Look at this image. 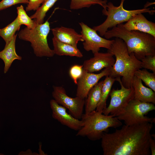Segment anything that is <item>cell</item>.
Returning <instances> with one entry per match:
<instances>
[{
    "label": "cell",
    "mask_w": 155,
    "mask_h": 155,
    "mask_svg": "<svg viewBox=\"0 0 155 155\" xmlns=\"http://www.w3.org/2000/svg\"><path fill=\"white\" fill-rule=\"evenodd\" d=\"M18 22L20 25H24L29 29L34 28L37 24L35 21L32 19L27 14L23 5L17 7Z\"/></svg>",
    "instance_id": "obj_25"
},
{
    "label": "cell",
    "mask_w": 155,
    "mask_h": 155,
    "mask_svg": "<svg viewBox=\"0 0 155 155\" xmlns=\"http://www.w3.org/2000/svg\"><path fill=\"white\" fill-rule=\"evenodd\" d=\"M50 104L53 117L61 124L70 129L78 131L82 127L83 123L81 119H77L66 111V109L58 104L54 99L51 100Z\"/></svg>",
    "instance_id": "obj_12"
},
{
    "label": "cell",
    "mask_w": 155,
    "mask_h": 155,
    "mask_svg": "<svg viewBox=\"0 0 155 155\" xmlns=\"http://www.w3.org/2000/svg\"><path fill=\"white\" fill-rule=\"evenodd\" d=\"M152 123L123 125L112 133L104 132L101 139L104 155H150Z\"/></svg>",
    "instance_id": "obj_1"
},
{
    "label": "cell",
    "mask_w": 155,
    "mask_h": 155,
    "mask_svg": "<svg viewBox=\"0 0 155 155\" xmlns=\"http://www.w3.org/2000/svg\"><path fill=\"white\" fill-rule=\"evenodd\" d=\"M93 54V57L85 60L83 63V69L88 72L93 73L104 68H111L115 63L114 55L110 52H98Z\"/></svg>",
    "instance_id": "obj_13"
},
{
    "label": "cell",
    "mask_w": 155,
    "mask_h": 155,
    "mask_svg": "<svg viewBox=\"0 0 155 155\" xmlns=\"http://www.w3.org/2000/svg\"><path fill=\"white\" fill-rule=\"evenodd\" d=\"M132 86L134 91V99L155 104V92L150 88L144 86L141 79L134 76Z\"/></svg>",
    "instance_id": "obj_16"
},
{
    "label": "cell",
    "mask_w": 155,
    "mask_h": 155,
    "mask_svg": "<svg viewBox=\"0 0 155 155\" xmlns=\"http://www.w3.org/2000/svg\"><path fill=\"white\" fill-rule=\"evenodd\" d=\"M52 95L54 99L59 104L68 110L69 113L75 118L80 119L83 113L85 99L76 96L72 98L67 94L62 86L53 87Z\"/></svg>",
    "instance_id": "obj_9"
},
{
    "label": "cell",
    "mask_w": 155,
    "mask_h": 155,
    "mask_svg": "<svg viewBox=\"0 0 155 155\" xmlns=\"http://www.w3.org/2000/svg\"><path fill=\"white\" fill-rule=\"evenodd\" d=\"M122 24L108 30L104 36L106 39L113 37L122 39L125 44L128 53H133L139 60L146 56L155 55V37L137 30H129Z\"/></svg>",
    "instance_id": "obj_2"
},
{
    "label": "cell",
    "mask_w": 155,
    "mask_h": 155,
    "mask_svg": "<svg viewBox=\"0 0 155 155\" xmlns=\"http://www.w3.org/2000/svg\"><path fill=\"white\" fill-rule=\"evenodd\" d=\"M54 53L59 56H68L79 58L83 57L82 53L78 48L74 46L65 43L56 39L52 38Z\"/></svg>",
    "instance_id": "obj_19"
},
{
    "label": "cell",
    "mask_w": 155,
    "mask_h": 155,
    "mask_svg": "<svg viewBox=\"0 0 155 155\" xmlns=\"http://www.w3.org/2000/svg\"><path fill=\"white\" fill-rule=\"evenodd\" d=\"M140 61L142 68L150 70L155 73V55L147 56Z\"/></svg>",
    "instance_id": "obj_27"
},
{
    "label": "cell",
    "mask_w": 155,
    "mask_h": 155,
    "mask_svg": "<svg viewBox=\"0 0 155 155\" xmlns=\"http://www.w3.org/2000/svg\"><path fill=\"white\" fill-rule=\"evenodd\" d=\"M122 25L127 30H137L148 33L155 37V23L148 20L142 13L135 15Z\"/></svg>",
    "instance_id": "obj_14"
},
{
    "label": "cell",
    "mask_w": 155,
    "mask_h": 155,
    "mask_svg": "<svg viewBox=\"0 0 155 155\" xmlns=\"http://www.w3.org/2000/svg\"><path fill=\"white\" fill-rule=\"evenodd\" d=\"M121 86L119 89H113L110 92L111 100L108 106L102 113L105 115H111L115 117L134 98V91L132 87L127 88L123 85L120 77L116 78Z\"/></svg>",
    "instance_id": "obj_8"
},
{
    "label": "cell",
    "mask_w": 155,
    "mask_h": 155,
    "mask_svg": "<svg viewBox=\"0 0 155 155\" xmlns=\"http://www.w3.org/2000/svg\"><path fill=\"white\" fill-rule=\"evenodd\" d=\"M110 68H104L100 73L95 74L83 69L81 76L78 80L76 96L84 99L90 90L104 76H109Z\"/></svg>",
    "instance_id": "obj_11"
},
{
    "label": "cell",
    "mask_w": 155,
    "mask_h": 155,
    "mask_svg": "<svg viewBox=\"0 0 155 155\" xmlns=\"http://www.w3.org/2000/svg\"><path fill=\"white\" fill-rule=\"evenodd\" d=\"M28 0H2L0 1V11L19 3L28 4Z\"/></svg>",
    "instance_id": "obj_28"
},
{
    "label": "cell",
    "mask_w": 155,
    "mask_h": 155,
    "mask_svg": "<svg viewBox=\"0 0 155 155\" xmlns=\"http://www.w3.org/2000/svg\"><path fill=\"white\" fill-rule=\"evenodd\" d=\"M107 2V0H71L70 8L72 9H78L98 4L106 10Z\"/></svg>",
    "instance_id": "obj_23"
},
{
    "label": "cell",
    "mask_w": 155,
    "mask_h": 155,
    "mask_svg": "<svg viewBox=\"0 0 155 155\" xmlns=\"http://www.w3.org/2000/svg\"><path fill=\"white\" fill-rule=\"evenodd\" d=\"M83 70V65H74L70 68L69 71V74L75 84H77L78 79L81 76Z\"/></svg>",
    "instance_id": "obj_26"
},
{
    "label": "cell",
    "mask_w": 155,
    "mask_h": 155,
    "mask_svg": "<svg viewBox=\"0 0 155 155\" xmlns=\"http://www.w3.org/2000/svg\"><path fill=\"white\" fill-rule=\"evenodd\" d=\"M108 51L115 57L114 64L110 68L109 76L115 78L122 77L121 81L124 86L132 87L135 72L142 68L141 61L136 58L133 53H128L125 43L118 38H115Z\"/></svg>",
    "instance_id": "obj_3"
},
{
    "label": "cell",
    "mask_w": 155,
    "mask_h": 155,
    "mask_svg": "<svg viewBox=\"0 0 155 155\" xmlns=\"http://www.w3.org/2000/svg\"><path fill=\"white\" fill-rule=\"evenodd\" d=\"M125 1L121 0L120 5L118 6H115L112 3L109 2L107 4L106 10L103 9L102 13L107 16L106 19L102 24L93 28L99 32L100 36H104L108 28L127 22L136 14L148 13L152 15L155 12L154 10L146 7L136 10H126L123 7Z\"/></svg>",
    "instance_id": "obj_6"
},
{
    "label": "cell",
    "mask_w": 155,
    "mask_h": 155,
    "mask_svg": "<svg viewBox=\"0 0 155 155\" xmlns=\"http://www.w3.org/2000/svg\"><path fill=\"white\" fill-rule=\"evenodd\" d=\"M155 110L154 104L133 99L115 117L119 120L123 121L127 125L154 123L155 118H150L145 115Z\"/></svg>",
    "instance_id": "obj_7"
},
{
    "label": "cell",
    "mask_w": 155,
    "mask_h": 155,
    "mask_svg": "<svg viewBox=\"0 0 155 155\" xmlns=\"http://www.w3.org/2000/svg\"><path fill=\"white\" fill-rule=\"evenodd\" d=\"M81 28V34L84 40L83 48L86 51H91L94 54L99 52L100 48L109 50L114 40H108L98 34L96 31L83 22L79 23Z\"/></svg>",
    "instance_id": "obj_10"
},
{
    "label": "cell",
    "mask_w": 155,
    "mask_h": 155,
    "mask_svg": "<svg viewBox=\"0 0 155 155\" xmlns=\"http://www.w3.org/2000/svg\"><path fill=\"white\" fill-rule=\"evenodd\" d=\"M151 154L152 155H155V140L152 138L151 139L150 145Z\"/></svg>",
    "instance_id": "obj_30"
},
{
    "label": "cell",
    "mask_w": 155,
    "mask_h": 155,
    "mask_svg": "<svg viewBox=\"0 0 155 155\" xmlns=\"http://www.w3.org/2000/svg\"><path fill=\"white\" fill-rule=\"evenodd\" d=\"M50 30V23L47 20L42 24H37L33 29L26 27L20 31L18 36L20 39L30 43L36 57H51L55 54L53 50L49 47L47 42Z\"/></svg>",
    "instance_id": "obj_5"
},
{
    "label": "cell",
    "mask_w": 155,
    "mask_h": 155,
    "mask_svg": "<svg viewBox=\"0 0 155 155\" xmlns=\"http://www.w3.org/2000/svg\"><path fill=\"white\" fill-rule=\"evenodd\" d=\"M21 26L17 17L11 23L5 27L0 29V36L5 41V45L8 44L11 41L16 32L19 30Z\"/></svg>",
    "instance_id": "obj_21"
},
{
    "label": "cell",
    "mask_w": 155,
    "mask_h": 155,
    "mask_svg": "<svg viewBox=\"0 0 155 155\" xmlns=\"http://www.w3.org/2000/svg\"><path fill=\"white\" fill-rule=\"evenodd\" d=\"M18 34H15L11 41L4 49L0 51V59L4 63V73H6L8 71L12 63L15 60H21L22 57L18 55L16 51V42Z\"/></svg>",
    "instance_id": "obj_17"
},
{
    "label": "cell",
    "mask_w": 155,
    "mask_h": 155,
    "mask_svg": "<svg viewBox=\"0 0 155 155\" xmlns=\"http://www.w3.org/2000/svg\"><path fill=\"white\" fill-rule=\"evenodd\" d=\"M134 75L141 79L147 86L155 92V73L150 72L145 69H140L135 71Z\"/></svg>",
    "instance_id": "obj_24"
},
{
    "label": "cell",
    "mask_w": 155,
    "mask_h": 155,
    "mask_svg": "<svg viewBox=\"0 0 155 155\" xmlns=\"http://www.w3.org/2000/svg\"><path fill=\"white\" fill-rule=\"evenodd\" d=\"M83 125L78 131L77 136L87 137L95 141L101 139L109 128H116L122 125L121 121L113 115H105L96 110L83 114L80 119Z\"/></svg>",
    "instance_id": "obj_4"
},
{
    "label": "cell",
    "mask_w": 155,
    "mask_h": 155,
    "mask_svg": "<svg viewBox=\"0 0 155 155\" xmlns=\"http://www.w3.org/2000/svg\"><path fill=\"white\" fill-rule=\"evenodd\" d=\"M103 81L96 84L89 91L85 99V113L96 110L100 100Z\"/></svg>",
    "instance_id": "obj_18"
},
{
    "label": "cell",
    "mask_w": 155,
    "mask_h": 155,
    "mask_svg": "<svg viewBox=\"0 0 155 155\" xmlns=\"http://www.w3.org/2000/svg\"><path fill=\"white\" fill-rule=\"evenodd\" d=\"M54 38L61 42L77 48L79 41L84 42L82 35L72 28L63 26L51 29Z\"/></svg>",
    "instance_id": "obj_15"
},
{
    "label": "cell",
    "mask_w": 155,
    "mask_h": 155,
    "mask_svg": "<svg viewBox=\"0 0 155 155\" xmlns=\"http://www.w3.org/2000/svg\"><path fill=\"white\" fill-rule=\"evenodd\" d=\"M58 0H46L36 12L30 17L38 24L43 23L46 13Z\"/></svg>",
    "instance_id": "obj_22"
},
{
    "label": "cell",
    "mask_w": 155,
    "mask_h": 155,
    "mask_svg": "<svg viewBox=\"0 0 155 155\" xmlns=\"http://www.w3.org/2000/svg\"><path fill=\"white\" fill-rule=\"evenodd\" d=\"M46 0H28L29 3L26 7V10L29 11H36Z\"/></svg>",
    "instance_id": "obj_29"
},
{
    "label": "cell",
    "mask_w": 155,
    "mask_h": 155,
    "mask_svg": "<svg viewBox=\"0 0 155 155\" xmlns=\"http://www.w3.org/2000/svg\"><path fill=\"white\" fill-rule=\"evenodd\" d=\"M116 78H113L109 76H106L103 80L102 87L100 100L96 110L102 112L106 106V102L112 86L115 81Z\"/></svg>",
    "instance_id": "obj_20"
}]
</instances>
